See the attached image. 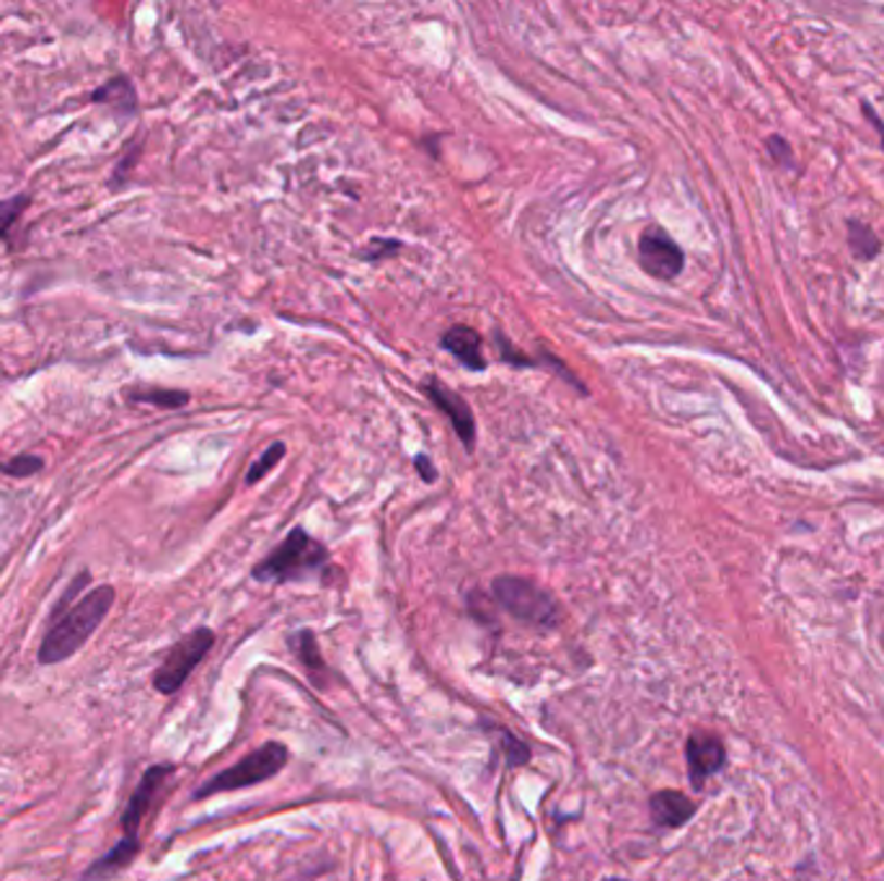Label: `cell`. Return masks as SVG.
<instances>
[{
	"label": "cell",
	"mask_w": 884,
	"mask_h": 881,
	"mask_svg": "<svg viewBox=\"0 0 884 881\" xmlns=\"http://www.w3.org/2000/svg\"><path fill=\"white\" fill-rule=\"evenodd\" d=\"M88 582H91V574L80 571L54 605L50 629H47L37 652V659L42 665H60L71 659L75 652H80V646L94 636V631L99 629L109 610H112V584H101V587H94L86 595H80V590H86Z\"/></svg>",
	"instance_id": "obj_1"
},
{
	"label": "cell",
	"mask_w": 884,
	"mask_h": 881,
	"mask_svg": "<svg viewBox=\"0 0 884 881\" xmlns=\"http://www.w3.org/2000/svg\"><path fill=\"white\" fill-rule=\"evenodd\" d=\"M328 567V554L303 528H295L266 559L253 567V580L285 584L316 576Z\"/></svg>",
	"instance_id": "obj_2"
},
{
	"label": "cell",
	"mask_w": 884,
	"mask_h": 881,
	"mask_svg": "<svg viewBox=\"0 0 884 881\" xmlns=\"http://www.w3.org/2000/svg\"><path fill=\"white\" fill-rule=\"evenodd\" d=\"M495 600L502 608L515 616L518 621L527 625H538V629H553L561 621L559 603L553 595L536 582L523 580V576H497L491 584Z\"/></svg>",
	"instance_id": "obj_3"
},
{
	"label": "cell",
	"mask_w": 884,
	"mask_h": 881,
	"mask_svg": "<svg viewBox=\"0 0 884 881\" xmlns=\"http://www.w3.org/2000/svg\"><path fill=\"white\" fill-rule=\"evenodd\" d=\"M287 766V747L279 745V742H266L259 749H253L238 760L236 766L221 770L217 775H212L208 783H202L200 789L195 791V798H208L215 794H225V791H238L246 786H253V783L270 781Z\"/></svg>",
	"instance_id": "obj_4"
},
{
	"label": "cell",
	"mask_w": 884,
	"mask_h": 881,
	"mask_svg": "<svg viewBox=\"0 0 884 881\" xmlns=\"http://www.w3.org/2000/svg\"><path fill=\"white\" fill-rule=\"evenodd\" d=\"M215 644V633L210 629H195L187 636L179 638L163 657L159 670L153 672V687L163 695H174L187 683V678L195 672V667L208 657V652Z\"/></svg>",
	"instance_id": "obj_5"
},
{
	"label": "cell",
	"mask_w": 884,
	"mask_h": 881,
	"mask_svg": "<svg viewBox=\"0 0 884 881\" xmlns=\"http://www.w3.org/2000/svg\"><path fill=\"white\" fill-rule=\"evenodd\" d=\"M639 264L655 280H675L685 266V253L675 238L662 228H647L639 238Z\"/></svg>",
	"instance_id": "obj_6"
},
{
	"label": "cell",
	"mask_w": 884,
	"mask_h": 881,
	"mask_svg": "<svg viewBox=\"0 0 884 881\" xmlns=\"http://www.w3.org/2000/svg\"><path fill=\"white\" fill-rule=\"evenodd\" d=\"M174 773V766H169V762H163V766H153L148 768L146 773H142L140 783H137L133 796L127 798V807L122 811L120 822H122V830H125V837H137V830H140L142 819L148 817V811L153 809L155 798L161 796L163 786H166V781Z\"/></svg>",
	"instance_id": "obj_7"
},
{
	"label": "cell",
	"mask_w": 884,
	"mask_h": 881,
	"mask_svg": "<svg viewBox=\"0 0 884 881\" xmlns=\"http://www.w3.org/2000/svg\"><path fill=\"white\" fill-rule=\"evenodd\" d=\"M685 760H688L690 783L696 791H701L706 781L726 766L724 742L711 732H694L685 742Z\"/></svg>",
	"instance_id": "obj_8"
},
{
	"label": "cell",
	"mask_w": 884,
	"mask_h": 881,
	"mask_svg": "<svg viewBox=\"0 0 884 881\" xmlns=\"http://www.w3.org/2000/svg\"><path fill=\"white\" fill-rule=\"evenodd\" d=\"M424 394H427L429 401L435 404L437 409H440L443 414L450 419V424L456 426V435L461 437V443L474 447L476 424H474V417H471L469 404H465L453 388H448V385L440 383V381L424 383Z\"/></svg>",
	"instance_id": "obj_9"
},
{
	"label": "cell",
	"mask_w": 884,
	"mask_h": 881,
	"mask_svg": "<svg viewBox=\"0 0 884 881\" xmlns=\"http://www.w3.org/2000/svg\"><path fill=\"white\" fill-rule=\"evenodd\" d=\"M649 811H652L657 828L673 830L683 828L685 822H690V817L696 815V804L685 794H681V791H657V794L649 798Z\"/></svg>",
	"instance_id": "obj_10"
},
{
	"label": "cell",
	"mask_w": 884,
	"mask_h": 881,
	"mask_svg": "<svg viewBox=\"0 0 884 881\" xmlns=\"http://www.w3.org/2000/svg\"><path fill=\"white\" fill-rule=\"evenodd\" d=\"M137 853H140V840L122 837L112 851L104 853L101 858H96L94 864L88 866L80 881H109L122 869H127V866L137 858Z\"/></svg>",
	"instance_id": "obj_11"
},
{
	"label": "cell",
	"mask_w": 884,
	"mask_h": 881,
	"mask_svg": "<svg viewBox=\"0 0 884 881\" xmlns=\"http://www.w3.org/2000/svg\"><path fill=\"white\" fill-rule=\"evenodd\" d=\"M443 347L448 349L456 360H461L465 368L484 370L486 357L482 352V336L471 326H453L443 336Z\"/></svg>",
	"instance_id": "obj_12"
},
{
	"label": "cell",
	"mask_w": 884,
	"mask_h": 881,
	"mask_svg": "<svg viewBox=\"0 0 884 881\" xmlns=\"http://www.w3.org/2000/svg\"><path fill=\"white\" fill-rule=\"evenodd\" d=\"M91 101L94 104L114 109V112L122 116H129L137 112V94H135V86L129 84L127 75H116V78L109 80V84L96 88V91L91 94Z\"/></svg>",
	"instance_id": "obj_13"
},
{
	"label": "cell",
	"mask_w": 884,
	"mask_h": 881,
	"mask_svg": "<svg viewBox=\"0 0 884 881\" xmlns=\"http://www.w3.org/2000/svg\"><path fill=\"white\" fill-rule=\"evenodd\" d=\"M846 233H848V249H851L854 259L872 261L882 253V240L874 233L872 225L861 223V220H856V218H848Z\"/></svg>",
	"instance_id": "obj_14"
},
{
	"label": "cell",
	"mask_w": 884,
	"mask_h": 881,
	"mask_svg": "<svg viewBox=\"0 0 884 881\" xmlns=\"http://www.w3.org/2000/svg\"><path fill=\"white\" fill-rule=\"evenodd\" d=\"M290 646H292L295 657H298L300 662H303L308 674H311V678H313V683L324 685L326 665H324V659H321L316 636H313L311 631H298V633H295V636L290 638Z\"/></svg>",
	"instance_id": "obj_15"
},
{
	"label": "cell",
	"mask_w": 884,
	"mask_h": 881,
	"mask_svg": "<svg viewBox=\"0 0 884 881\" xmlns=\"http://www.w3.org/2000/svg\"><path fill=\"white\" fill-rule=\"evenodd\" d=\"M129 401L159 406V409H182L189 404V394L184 390H169V388H133L127 394Z\"/></svg>",
	"instance_id": "obj_16"
},
{
	"label": "cell",
	"mask_w": 884,
	"mask_h": 881,
	"mask_svg": "<svg viewBox=\"0 0 884 881\" xmlns=\"http://www.w3.org/2000/svg\"><path fill=\"white\" fill-rule=\"evenodd\" d=\"M45 460L37 456H13L11 460H0V473L11 479H29L37 471H42Z\"/></svg>",
	"instance_id": "obj_17"
},
{
	"label": "cell",
	"mask_w": 884,
	"mask_h": 881,
	"mask_svg": "<svg viewBox=\"0 0 884 881\" xmlns=\"http://www.w3.org/2000/svg\"><path fill=\"white\" fill-rule=\"evenodd\" d=\"M26 204H29V195H16L9 199H0V238H5L18 218L24 215Z\"/></svg>",
	"instance_id": "obj_18"
},
{
	"label": "cell",
	"mask_w": 884,
	"mask_h": 881,
	"mask_svg": "<svg viewBox=\"0 0 884 881\" xmlns=\"http://www.w3.org/2000/svg\"><path fill=\"white\" fill-rule=\"evenodd\" d=\"M497 736H499V742H502V749L507 755V768L525 766V762L531 760V749H527L523 742H518L515 736L507 732V729H497Z\"/></svg>",
	"instance_id": "obj_19"
},
{
	"label": "cell",
	"mask_w": 884,
	"mask_h": 881,
	"mask_svg": "<svg viewBox=\"0 0 884 881\" xmlns=\"http://www.w3.org/2000/svg\"><path fill=\"white\" fill-rule=\"evenodd\" d=\"M765 150H769V156L779 163L781 169L797 171V158H794V150H792L789 140H786V137L771 135L769 140H765Z\"/></svg>",
	"instance_id": "obj_20"
},
{
	"label": "cell",
	"mask_w": 884,
	"mask_h": 881,
	"mask_svg": "<svg viewBox=\"0 0 884 881\" xmlns=\"http://www.w3.org/2000/svg\"><path fill=\"white\" fill-rule=\"evenodd\" d=\"M283 452H285V445H283V443L272 445L270 450H266L264 456L259 458L257 463H253V466L249 468V473H246V484H257L259 479H264L266 471H270V468H274V466L279 463V458H283Z\"/></svg>",
	"instance_id": "obj_21"
},
{
	"label": "cell",
	"mask_w": 884,
	"mask_h": 881,
	"mask_svg": "<svg viewBox=\"0 0 884 881\" xmlns=\"http://www.w3.org/2000/svg\"><path fill=\"white\" fill-rule=\"evenodd\" d=\"M401 251V244L399 240H375V244H370L365 251H362V257L365 259H383V257H390V253H399Z\"/></svg>",
	"instance_id": "obj_22"
},
{
	"label": "cell",
	"mask_w": 884,
	"mask_h": 881,
	"mask_svg": "<svg viewBox=\"0 0 884 881\" xmlns=\"http://www.w3.org/2000/svg\"><path fill=\"white\" fill-rule=\"evenodd\" d=\"M497 344H499V349H502V357H505V360H507V362H515V364H536V362H533V360H531V357H525V355H518V352H520V349H515V347H512V344H510V342H507V339H502V336H499V334H497Z\"/></svg>",
	"instance_id": "obj_23"
},
{
	"label": "cell",
	"mask_w": 884,
	"mask_h": 881,
	"mask_svg": "<svg viewBox=\"0 0 884 881\" xmlns=\"http://www.w3.org/2000/svg\"><path fill=\"white\" fill-rule=\"evenodd\" d=\"M414 466H416V471L422 473V479L427 481V484H435V481H437V468L432 466V460H429L427 456H416V458H414Z\"/></svg>",
	"instance_id": "obj_24"
},
{
	"label": "cell",
	"mask_w": 884,
	"mask_h": 881,
	"mask_svg": "<svg viewBox=\"0 0 884 881\" xmlns=\"http://www.w3.org/2000/svg\"><path fill=\"white\" fill-rule=\"evenodd\" d=\"M861 112H863V116H867V120H869V122H872V125H874V129H876V133H880V142H882V150H884V122L880 120V116H876V112H874V109H872V107H869V104H867V101H863Z\"/></svg>",
	"instance_id": "obj_25"
},
{
	"label": "cell",
	"mask_w": 884,
	"mask_h": 881,
	"mask_svg": "<svg viewBox=\"0 0 884 881\" xmlns=\"http://www.w3.org/2000/svg\"><path fill=\"white\" fill-rule=\"evenodd\" d=\"M606 881H623V879H606Z\"/></svg>",
	"instance_id": "obj_26"
}]
</instances>
